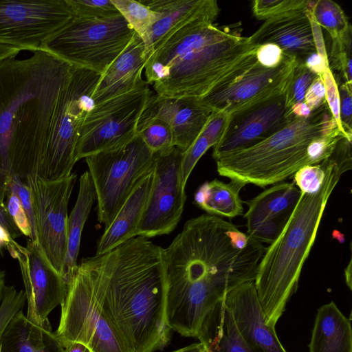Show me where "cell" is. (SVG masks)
<instances>
[{"label": "cell", "mask_w": 352, "mask_h": 352, "mask_svg": "<svg viewBox=\"0 0 352 352\" xmlns=\"http://www.w3.org/2000/svg\"><path fill=\"white\" fill-rule=\"evenodd\" d=\"M265 249L220 217L188 220L162 251L170 330L197 338L214 307L238 285L254 280Z\"/></svg>", "instance_id": "6da1fadb"}, {"label": "cell", "mask_w": 352, "mask_h": 352, "mask_svg": "<svg viewBox=\"0 0 352 352\" xmlns=\"http://www.w3.org/2000/svg\"><path fill=\"white\" fill-rule=\"evenodd\" d=\"M72 65L43 50L0 60V203L12 176L37 179Z\"/></svg>", "instance_id": "7a4b0ae2"}, {"label": "cell", "mask_w": 352, "mask_h": 352, "mask_svg": "<svg viewBox=\"0 0 352 352\" xmlns=\"http://www.w3.org/2000/svg\"><path fill=\"white\" fill-rule=\"evenodd\" d=\"M162 251L135 236L97 256L98 300L128 352H155L170 341Z\"/></svg>", "instance_id": "3957f363"}, {"label": "cell", "mask_w": 352, "mask_h": 352, "mask_svg": "<svg viewBox=\"0 0 352 352\" xmlns=\"http://www.w3.org/2000/svg\"><path fill=\"white\" fill-rule=\"evenodd\" d=\"M241 23H192L159 44L145 63L146 82L158 95L199 99L257 46Z\"/></svg>", "instance_id": "277c9868"}, {"label": "cell", "mask_w": 352, "mask_h": 352, "mask_svg": "<svg viewBox=\"0 0 352 352\" xmlns=\"http://www.w3.org/2000/svg\"><path fill=\"white\" fill-rule=\"evenodd\" d=\"M351 162L349 149L337 148L333 151L327 159L320 190L314 194L301 192L284 228L265 249L254 282L266 324L272 328L297 289L329 199L342 175L351 169Z\"/></svg>", "instance_id": "5b68a950"}, {"label": "cell", "mask_w": 352, "mask_h": 352, "mask_svg": "<svg viewBox=\"0 0 352 352\" xmlns=\"http://www.w3.org/2000/svg\"><path fill=\"white\" fill-rule=\"evenodd\" d=\"M336 128L326 102L309 117L296 118L262 142L215 160L217 170L221 176L245 184L265 187L278 184L312 165L309 144Z\"/></svg>", "instance_id": "8992f818"}, {"label": "cell", "mask_w": 352, "mask_h": 352, "mask_svg": "<svg viewBox=\"0 0 352 352\" xmlns=\"http://www.w3.org/2000/svg\"><path fill=\"white\" fill-rule=\"evenodd\" d=\"M96 261V255L82 258L67 281L55 333L62 343L80 342L91 352H128L98 300Z\"/></svg>", "instance_id": "52a82bcc"}, {"label": "cell", "mask_w": 352, "mask_h": 352, "mask_svg": "<svg viewBox=\"0 0 352 352\" xmlns=\"http://www.w3.org/2000/svg\"><path fill=\"white\" fill-rule=\"evenodd\" d=\"M134 34L120 14L101 19L74 16L43 41L40 50L72 66L102 75L127 47Z\"/></svg>", "instance_id": "ba28073f"}, {"label": "cell", "mask_w": 352, "mask_h": 352, "mask_svg": "<svg viewBox=\"0 0 352 352\" xmlns=\"http://www.w3.org/2000/svg\"><path fill=\"white\" fill-rule=\"evenodd\" d=\"M101 75L72 66L69 79L63 90L53 118L46 151L37 177L56 181L72 174L76 148L83 121L94 107L92 94Z\"/></svg>", "instance_id": "9c48e42d"}, {"label": "cell", "mask_w": 352, "mask_h": 352, "mask_svg": "<svg viewBox=\"0 0 352 352\" xmlns=\"http://www.w3.org/2000/svg\"><path fill=\"white\" fill-rule=\"evenodd\" d=\"M157 157L136 135L122 147L85 158L96 192L98 220L104 229L138 183L154 169Z\"/></svg>", "instance_id": "30bf717a"}, {"label": "cell", "mask_w": 352, "mask_h": 352, "mask_svg": "<svg viewBox=\"0 0 352 352\" xmlns=\"http://www.w3.org/2000/svg\"><path fill=\"white\" fill-rule=\"evenodd\" d=\"M151 94L149 85L142 80L133 89L95 104L82 124L76 161L131 142Z\"/></svg>", "instance_id": "8fae6325"}, {"label": "cell", "mask_w": 352, "mask_h": 352, "mask_svg": "<svg viewBox=\"0 0 352 352\" xmlns=\"http://www.w3.org/2000/svg\"><path fill=\"white\" fill-rule=\"evenodd\" d=\"M255 52L198 99L199 102L211 111H219L229 115L284 93L298 59L285 54L279 65L267 68L258 62Z\"/></svg>", "instance_id": "7c38bea8"}, {"label": "cell", "mask_w": 352, "mask_h": 352, "mask_svg": "<svg viewBox=\"0 0 352 352\" xmlns=\"http://www.w3.org/2000/svg\"><path fill=\"white\" fill-rule=\"evenodd\" d=\"M73 17L67 0H0V44L36 52Z\"/></svg>", "instance_id": "4fadbf2b"}, {"label": "cell", "mask_w": 352, "mask_h": 352, "mask_svg": "<svg viewBox=\"0 0 352 352\" xmlns=\"http://www.w3.org/2000/svg\"><path fill=\"white\" fill-rule=\"evenodd\" d=\"M76 177L72 173L50 182L38 177L26 185L33 204L37 242L62 276L67 252V207Z\"/></svg>", "instance_id": "5bb4252c"}, {"label": "cell", "mask_w": 352, "mask_h": 352, "mask_svg": "<svg viewBox=\"0 0 352 352\" xmlns=\"http://www.w3.org/2000/svg\"><path fill=\"white\" fill-rule=\"evenodd\" d=\"M182 155L176 146L157 154L151 192L136 236L149 239L168 234L179 222L186 200Z\"/></svg>", "instance_id": "9a60e30c"}, {"label": "cell", "mask_w": 352, "mask_h": 352, "mask_svg": "<svg viewBox=\"0 0 352 352\" xmlns=\"http://www.w3.org/2000/svg\"><path fill=\"white\" fill-rule=\"evenodd\" d=\"M7 250L19 264L28 301L27 319L52 331L48 316L64 300L67 287L65 279L52 266L37 242L30 240L23 247L14 240Z\"/></svg>", "instance_id": "2e32d148"}, {"label": "cell", "mask_w": 352, "mask_h": 352, "mask_svg": "<svg viewBox=\"0 0 352 352\" xmlns=\"http://www.w3.org/2000/svg\"><path fill=\"white\" fill-rule=\"evenodd\" d=\"M296 117L287 105L285 92L229 114L226 130L213 146L217 160L254 146L287 126Z\"/></svg>", "instance_id": "e0dca14e"}, {"label": "cell", "mask_w": 352, "mask_h": 352, "mask_svg": "<svg viewBox=\"0 0 352 352\" xmlns=\"http://www.w3.org/2000/svg\"><path fill=\"white\" fill-rule=\"evenodd\" d=\"M301 192L294 183H278L247 202V234L272 243L289 220Z\"/></svg>", "instance_id": "ac0fdd59"}, {"label": "cell", "mask_w": 352, "mask_h": 352, "mask_svg": "<svg viewBox=\"0 0 352 352\" xmlns=\"http://www.w3.org/2000/svg\"><path fill=\"white\" fill-rule=\"evenodd\" d=\"M210 113L198 99L152 93L138 122L153 119L165 122L172 131L175 146L184 153L199 136Z\"/></svg>", "instance_id": "d6986e66"}, {"label": "cell", "mask_w": 352, "mask_h": 352, "mask_svg": "<svg viewBox=\"0 0 352 352\" xmlns=\"http://www.w3.org/2000/svg\"><path fill=\"white\" fill-rule=\"evenodd\" d=\"M160 14L142 38L146 62L154 49L182 28L199 21L214 22L220 9L215 0H142Z\"/></svg>", "instance_id": "ffe728a7"}, {"label": "cell", "mask_w": 352, "mask_h": 352, "mask_svg": "<svg viewBox=\"0 0 352 352\" xmlns=\"http://www.w3.org/2000/svg\"><path fill=\"white\" fill-rule=\"evenodd\" d=\"M224 302L245 339L256 352H287L275 328L266 324L254 280L243 283L227 294Z\"/></svg>", "instance_id": "44dd1931"}, {"label": "cell", "mask_w": 352, "mask_h": 352, "mask_svg": "<svg viewBox=\"0 0 352 352\" xmlns=\"http://www.w3.org/2000/svg\"><path fill=\"white\" fill-rule=\"evenodd\" d=\"M311 3V1L309 6ZM309 7L266 19L249 36L250 41L255 46L274 44L281 49L284 54L303 61L306 56L316 52L307 12Z\"/></svg>", "instance_id": "7402d4cb"}, {"label": "cell", "mask_w": 352, "mask_h": 352, "mask_svg": "<svg viewBox=\"0 0 352 352\" xmlns=\"http://www.w3.org/2000/svg\"><path fill=\"white\" fill-rule=\"evenodd\" d=\"M144 51L143 40L135 32L127 47L101 75L91 96L94 105L133 89L143 80Z\"/></svg>", "instance_id": "603a6c76"}, {"label": "cell", "mask_w": 352, "mask_h": 352, "mask_svg": "<svg viewBox=\"0 0 352 352\" xmlns=\"http://www.w3.org/2000/svg\"><path fill=\"white\" fill-rule=\"evenodd\" d=\"M154 169L137 185L98 241L96 256L103 255L136 236L151 192Z\"/></svg>", "instance_id": "cb8c5ba5"}, {"label": "cell", "mask_w": 352, "mask_h": 352, "mask_svg": "<svg viewBox=\"0 0 352 352\" xmlns=\"http://www.w3.org/2000/svg\"><path fill=\"white\" fill-rule=\"evenodd\" d=\"M197 339L205 352H256L239 331L224 299L208 314Z\"/></svg>", "instance_id": "d4e9b609"}, {"label": "cell", "mask_w": 352, "mask_h": 352, "mask_svg": "<svg viewBox=\"0 0 352 352\" xmlns=\"http://www.w3.org/2000/svg\"><path fill=\"white\" fill-rule=\"evenodd\" d=\"M55 332L30 322L22 310L8 322L0 338V352H62Z\"/></svg>", "instance_id": "484cf974"}, {"label": "cell", "mask_w": 352, "mask_h": 352, "mask_svg": "<svg viewBox=\"0 0 352 352\" xmlns=\"http://www.w3.org/2000/svg\"><path fill=\"white\" fill-rule=\"evenodd\" d=\"M308 346L309 352H352L351 320L333 301L318 309Z\"/></svg>", "instance_id": "4316f807"}, {"label": "cell", "mask_w": 352, "mask_h": 352, "mask_svg": "<svg viewBox=\"0 0 352 352\" xmlns=\"http://www.w3.org/2000/svg\"><path fill=\"white\" fill-rule=\"evenodd\" d=\"M95 199L90 175L85 171L80 177L77 199L67 219V252L63 272L67 283L77 268L82 232Z\"/></svg>", "instance_id": "83f0119b"}, {"label": "cell", "mask_w": 352, "mask_h": 352, "mask_svg": "<svg viewBox=\"0 0 352 352\" xmlns=\"http://www.w3.org/2000/svg\"><path fill=\"white\" fill-rule=\"evenodd\" d=\"M245 185L234 179L229 183L217 179L206 182L195 192L194 204L208 214L234 218L243 214L239 192Z\"/></svg>", "instance_id": "f1b7e54d"}, {"label": "cell", "mask_w": 352, "mask_h": 352, "mask_svg": "<svg viewBox=\"0 0 352 352\" xmlns=\"http://www.w3.org/2000/svg\"><path fill=\"white\" fill-rule=\"evenodd\" d=\"M311 13L315 21L327 31L331 40L341 38L351 25L341 7L331 0L316 1Z\"/></svg>", "instance_id": "f546056e"}, {"label": "cell", "mask_w": 352, "mask_h": 352, "mask_svg": "<svg viewBox=\"0 0 352 352\" xmlns=\"http://www.w3.org/2000/svg\"><path fill=\"white\" fill-rule=\"evenodd\" d=\"M129 26L142 38L160 17L141 1L111 0Z\"/></svg>", "instance_id": "4dcf8cb0"}, {"label": "cell", "mask_w": 352, "mask_h": 352, "mask_svg": "<svg viewBox=\"0 0 352 352\" xmlns=\"http://www.w3.org/2000/svg\"><path fill=\"white\" fill-rule=\"evenodd\" d=\"M136 135L140 136L151 151L160 154L175 146L170 126L164 121L153 119L138 122Z\"/></svg>", "instance_id": "1f68e13d"}, {"label": "cell", "mask_w": 352, "mask_h": 352, "mask_svg": "<svg viewBox=\"0 0 352 352\" xmlns=\"http://www.w3.org/2000/svg\"><path fill=\"white\" fill-rule=\"evenodd\" d=\"M351 36L350 25L341 38L331 40V50L327 54L329 67L333 75L336 73L338 80L342 78V82L349 84H352Z\"/></svg>", "instance_id": "d6a6232c"}, {"label": "cell", "mask_w": 352, "mask_h": 352, "mask_svg": "<svg viewBox=\"0 0 352 352\" xmlns=\"http://www.w3.org/2000/svg\"><path fill=\"white\" fill-rule=\"evenodd\" d=\"M317 76H318L305 65L302 60H298L285 91L287 105L289 107L304 102L307 89Z\"/></svg>", "instance_id": "836d02e7"}, {"label": "cell", "mask_w": 352, "mask_h": 352, "mask_svg": "<svg viewBox=\"0 0 352 352\" xmlns=\"http://www.w3.org/2000/svg\"><path fill=\"white\" fill-rule=\"evenodd\" d=\"M74 16L87 19L109 18L120 12L111 0H67Z\"/></svg>", "instance_id": "e575fe53"}, {"label": "cell", "mask_w": 352, "mask_h": 352, "mask_svg": "<svg viewBox=\"0 0 352 352\" xmlns=\"http://www.w3.org/2000/svg\"><path fill=\"white\" fill-rule=\"evenodd\" d=\"M311 1L307 0H256L253 2L254 15L260 20L296 10L305 9Z\"/></svg>", "instance_id": "d590c367"}, {"label": "cell", "mask_w": 352, "mask_h": 352, "mask_svg": "<svg viewBox=\"0 0 352 352\" xmlns=\"http://www.w3.org/2000/svg\"><path fill=\"white\" fill-rule=\"evenodd\" d=\"M327 165V159L320 164L303 166L294 174V184L301 192L316 193L324 182Z\"/></svg>", "instance_id": "8d00e7d4"}, {"label": "cell", "mask_w": 352, "mask_h": 352, "mask_svg": "<svg viewBox=\"0 0 352 352\" xmlns=\"http://www.w3.org/2000/svg\"><path fill=\"white\" fill-rule=\"evenodd\" d=\"M27 301L23 290H16L14 286H6L0 305V338L10 320L21 310Z\"/></svg>", "instance_id": "74e56055"}, {"label": "cell", "mask_w": 352, "mask_h": 352, "mask_svg": "<svg viewBox=\"0 0 352 352\" xmlns=\"http://www.w3.org/2000/svg\"><path fill=\"white\" fill-rule=\"evenodd\" d=\"M212 146L211 142L206 137L199 135L190 147L183 153L182 178L184 186H186L188 179L199 159Z\"/></svg>", "instance_id": "f35d334b"}, {"label": "cell", "mask_w": 352, "mask_h": 352, "mask_svg": "<svg viewBox=\"0 0 352 352\" xmlns=\"http://www.w3.org/2000/svg\"><path fill=\"white\" fill-rule=\"evenodd\" d=\"M8 189L16 195L27 214L32 233L31 241L37 242L33 204L29 188L17 176H12Z\"/></svg>", "instance_id": "ab89813d"}, {"label": "cell", "mask_w": 352, "mask_h": 352, "mask_svg": "<svg viewBox=\"0 0 352 352\" xmlns=\"http://www.w3.org/2000/svg\"><path fill=\"white\" fill-rule=\"evenodd\" d=\"M340 99L341 127L348 140H352V84L342 82L338 85Z\"/></svg>", "instance_id": "60d3db41"}, {"label": "cell", "mask_w": 352, "mask_h": 352, "mask_svg": "<svg viewBox=\"0 0 352 352\" xmlns=\"http://www.w3.org/2000/svg\"><path fill=\"white\" fill-rule=\"evenodd\" d=\"M5 206L8 212L21 233L28 236L31 240L32 233L27 214L16 195L10 189L8 190L6 193Z\"/></svg>", "instance_id": "b9f144b4"}, {"label": "cell", "mask_w": 352, "mask_h": 352, "mask_svg": "<svg viewBox=\"0 0 352 352\" xmlns=\"http://www.w3.org/2000/svg\"><path fill=\"white\" fill-rule=\"evenodd\" d=\"M228 119L226 113L212 111L199 135L206 137L214 146L222 137Z\"/></svg>", "instance_id": "7bdbcfd3"}, {"label": "cell", "mask_w": 352, "mask_h": 352, "mask_svg": "<svg viewBox=\"0 0 352 352\" xmlns=\"http://www.w3.org/2000/svg\"><path fill=\"white\" fill-rule=\"evenodd\" d=\"M322 78L326 90L327 104L333 118L337 123L339 129L342 131L340 120V99L338 84L329 67L326 69L322 76Z\"/></svg>", "instance_id": "ee69618b"}, {"label": "cell", "mask_w": 352, "mask_h": 352, "mask_svg": "<svg viewBox=\"0 0 352 352\" xmlns=\"http://www.w3.org/2000/svg\"><path fill=\"white\" fill-rule=\"evenodd\" d=\"M255 55L258 62L267 68L279 65L285 56L278 46L272 43L257 46Z\"/></svg>", "instance_id": "f6af8a7d"}, {"label": "cell", "mask_w": 352, "mask_h": 352, "mask_svg": "<svg viewBox=\"0 0 352 352\" xmlns=\"http://www.w3.org/2000/svg\"><path fill=\"white\" fill-rule=\"evenodd\" d=\"M304 102L311 111L326 102V90L322 77L317 76L309 85Z\"/></svg>", "instance_id": "bcb514c9"}, {"label": "cell", "mask_w": 352, "mask_h": 352, "mask_svg": "<svg viewBox=\"0 0 352 352\" xmlns=\"http://www.w3.org/2000/svg\"><path fill=\"white\" fill-rule=\"evenodd\" d=\"M303 63L309 70L320 77L329 67L328 59L323 58L316 52L306 56Z\"/></svg>", "instance_id": "7dc6e473"}, {"label": "cell", "mask_w": 352, "mask_h": 352, "mask_svg": "<svg viewBox=\"0 0 352 352\" xmlns=\"http://www.w3.org/2000/svg\"><path fill=\"white\" fill-rule=\"evenodd\" d=\"M0 226L6 230L10 236L14 240L22 234L8 212L6 206L1 203Z\"/></svg>", "instance_id": "c3c4849f"}, {"label": "cell", "mask_w": 352, "mask_h": 352, "mask_svg": "<svg viewBox=\"0 0 352 352\" xmlns=\"http://www.w3.org/2000/svg\"><path fill=\"white\" fill-rule=\"evenodd\" d=\"M292 111L296 118H305L310 116L311 111L305 102L295 104L292 107Z\"/></svg>", "instance_id": "681fc988"}, {"label": "cell", "mask_w": 352, "mask_h": 352, "mask_svg": "<svg viewBox=\"0 0 352 352\" xmlns=\"http://www.w3.org/2000/svg\"><path fill=\"white\" fill-rule=\"evenodd\" d=\"M62 344L63 346L62 352H91L88 347L80 342H68Z\"/></svg>", "instance_id": "f907efd6"}, {"label": "cell", "mask_w": 352, "mask_h": 352, "mask_svg": "<svg viewBox=\"0 0 352 352\" xmlns=\"http://www.w3.org/2000/svg\"><path fill=\"white\" fill-rule=\"evenodd\" d=\"M22 51L20 48L0 44V60L10 56H17Z\"/></svg>", "instance_id": "816d5d0a"}, {"label": "cell", "mask_w": 352, "mask_h": 352, "mask_svg": "<svg viewBox=\"0 0 352 352\" xmlns=\"http://www.w3.org/2000/svg\"><path fill=\"white\" fill-rule=\"evenodd\" d=\"M13 241L6 230L0 226V251L3 248L7 249Z\"/></svg>", "instance_id": "f5cc1de1"}, {"label": "cell", "mask_w": 352, "mask_h": 352, "mask_svg": "<svg viewBox=\"0 0 352 352\" xmlns=\"http://www.w3.org/2000/svg\"><path fill=\"white\" fill-rule=\"evenodd\" d=\"M173 352H205V348L202 343H193Z\"/></svg>", "instance_id": "db71d44e"}, {"label": "cell", "mask_w": 352, "mask_h": 352, "mask_svg": "<svg viewBox=\"0 0 352 352\" xmlns=\"http://www.w3.org/2000/svg\"><path fill=\"white\" fill-rule=\"evenodd\" d=\"M351 263H352V261H351V259H350L348 265H346V267L344 270V276H345L346 284L350 290L352 289V265H351Z\"/></svg>", "instance_id": "11a10c76"}, {"label": "cell", "mask_w": 352, "mask_h": 352, "mask_svg": "<svg viewBox=\"0 0 352 352\" xmlns=\"http://www.w3.org/2000/svg\"><path fill=\"white\" fill-rule=\"evenodd\" d=\"M6 287V274L5 272L0 269V305L4 296Z\"/></svg>", "instance_id": "9f6ffc18"}]
</instances>
